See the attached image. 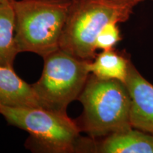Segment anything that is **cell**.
Here are the masks:
<instances>
[{"mask_svg":"<svg viewBox=\"0 0 153 153\" xmlns=\"http://www.w3.org/2000/svg\"><path fill=\"white\" fill-rule=\"evenodd\" d=\"M144 0H72L60 42V48L84 60L97 55L95 41L107 24L125 22Z\"/></svg>","mask_w":153,"mask_h":153,"instance_id":"obj_1","label":"cell"},{"mask_svg":"<svg viewBox=\"0 0 153 153\" xmlns=\"http://www.w3.org/2000/svg\"><path fill=\"white\" fill-rule=\"evenodd\" d=\"M78 100L83 112L76 122L81 132L91 138L100 139L133 128L131 97L123 82L100 79L90 73Z\"/></svg>","mask_w":153,"mask_h":153,"instance_id":"obj_2","label":"cell"},{"mask_svg":"<svg viewBox=\"0 0 153 153\" xmlns=\"http://www.w3.org/2000/svg\"><path fill=\"white\" fill-rule=\"evenodd\" d=\"M70 0H15V43L19 53L45 57L60 49Z\"/></svg>","mask_w":153,"mask_h":153,"instance_id":"obj_3","label":"cell"},{"mask_svg":"<svg viewBox=\"0 0 153 153\" xmlns=\"http://www.w3.org/2000/svg\"><path fill=\"white\" fill-rule=\"evenodd\" d=\"M0 114L8 123L27 131L38 150L53 153L78 152L82 137L76 120L67 114L41 107H14L0 104Z\"/></svg>","mask_w":153,"mask_h":153,"instance_id":"obj_4","label":"cell"},{"mask_svg":"<svg viewBox=\"0 0 153 153\" xmlns=\"http://www.w3.org/2000/svg\"><path fill=\"white\" fill-rule=\"evenodd\" d=\"M43 72L32 87L41 108L67 114L70 103L78 99L90 72L88 63L58 49L43 57Z\"/></svg>","mask_w":153,"mask_h":153,"instance_id":"obj_5","label":"cell"},{"mask_svg":"<svg viewBox=\"0 0 153 153\" xmlns=\"http://www.w3.org/2000/svg\"><path fill=\"white\" fill-rule=\"evenodd\" d=\"M125 85L131 97L132 127L153 135V85L143 77L131 61Z\"/></svg>","mask_w":153,"mask_h":153,"instance_id":"obj_6","label":"cell"},{"mask_svg":"<svg viewBox=\"0 0 153 153\" xmlns=\"http://www.w3.org/2000/svg\"><path fill=\"white\" fill-rule=\"evenodd\" d=\"M94 152L153 153V135L135 128L94 139Z\"/></svg>","mask_w":153,"mask_h":153,"instance_id":"obj_7","label":"cell"},{"mask_svg":"<svg viewBox=\"0 0 153 153\" xmlns=\"http://www.w3.org/2000/svg\"><path fill=\"white\" fill-rule=\"evenodd\" d=\"M0 104L14 107H41L31 85L17 75L14 69L0 66Z\"/></svg>","mask_w":153,"mask_h":153,"instance_id":"obj_8","label":"cell"},{"mask_svg":"<svg viewBox=\"0 0 153 153\" xmlns=\"http://www.w3.org/2000/svg\"><path fill=\"white\" fill-rule=\"evenodd\" d=\"M131 60L113 49L102 51L88 63L91 74L100 79H116L125 83Z\"/></svg>","mask_w":153,"mask_h":153,"instance_id":"obj_9","label":"cell"},{"mask_svg":"<svg viewBox=\"0 0 153 153\" xmlns=\"http://www.w3.org/2000/svg\"><path fill=\"white\" fill-rule=\"evenodd\" d=\"M18 53L13 3H0V66L13 68Z\"/></svg>","mask_w":153,"mask_h":153,"instance_id":"obj_10","label":"cell"},{"mask_svg":"<svg viewBox=\"0 0 153 153\" xmlns=\"http://www.w3.org/2000/svg\"><path fill=\"white\" fill-rule=\"evenodd\" d=\"M118 23L111 22L107 24L98 34L95 41V47L102 51L114 48L121 40Z\"/></svg>","mask_w":153,"mask_h":153,"instance_id":"obj_11","label":"cell"},{"mask_svg":"<svg viewBox=\"0 0 153 153\" xmlns=\"http://www.w3.org/2000/svg\"><path fill=\"white\" fill-rule=\"evenodd\" d=\"M15 0H0V3H13Z\"/></svg>","mask_w":153,"mask_h":153,"instance_id":"obj_12","label":"cell"},{"mask_svg":"<svg viewBox=\"0 0 153 153\" xmlns=\"http://www.w3.org/2000/svg\"><path fill=\"white\" fill-rule=\"evenodd\" d=\"M70 1H72V0H70Z\"/></svg>","mask_w":153,"mask_h":153,"instance_id":"obj_13","label":"cell"}]
</instances>
